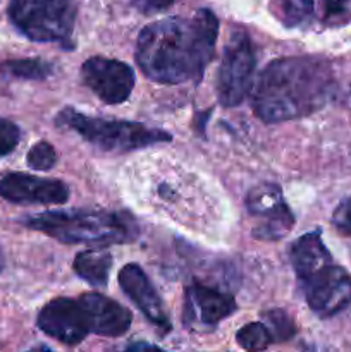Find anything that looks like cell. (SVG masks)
<instances>
[{
	"label": "cell",
	"mask_w": 351,
	"mask_h": 352,
	"mask_svg": "<svg viewBox=\"0 0 351 352\" xmlns=\"http://www.w3.org/2000/svg\"><path fill=\"white\" fill-rule=\"evenodd\" d=\"M323 9H326V16H339V14L346 12L348 7L351 6V0H322Z\"/></svg>",
	"instance_id": "obj_25"
},
{
	"label": "cell",
	"mask_w": 351,
	"mask_h": 352,
	"mask_svg": "<svg viewBox=\"0 0 351 352\" xmlns=\"http://www.w3.org/2000/svg\"><path fill=\"white\" fill-rule=\"evenodd\" d=\"M332 223L343 236H351V198L344 199L332 215Z\"/></svg>",
	"instance_id": "obj_23"
},
{
	"label": "cell",
	"mask_w": 351,
	"mask_h": 352,
	"mask_svg": "<svg viewBox=\"0 0 351 352\" xmlns=\"http://www.w3.org/2000/svg\"><path fill=\"white\" fill-rule=\"evenodd\" d=\"M234 311H236V302L233 296L202 284H193L186 289V323L213 327Z\"/></svg>",
	"instance_id": "obj_12"
},
{
	"label": "cell",
	"mask_w": 351,
	"mask_h": 352,
	"mask_svg": "<svg viewBox=\"0 0 351 352\" xmlns=\"http://www.w3.org/2000/svg\"><path fill=\"white\" fill-rule=\"evenodd\" d=\"M36 323L41 332L69 346L79 344L89 333L88 316L79 299H54L41 309Z\"/></svg>",
	"instance_id": "obj_10"
},
{
	"label": "cell",
	"mask_w": 351,
	"mask_h": 352,
	"mask_svg": "<svg viewBox=\"0 0 351 352\" xmlns=\"http://www.w3.org/2000/svg\"><path fill=\"white\" fill-rule=\"evenodd\" d=\"M9 17L30 40L69 45L76 7L71 0H10Z\"/></svg>",
	"instance_id": "obj_5"
},
{
	"label": "cell",
	"mask_w": 351,
	"mask_h": 352,
	"mask_svg": "<svg viewBox=\"0 0 351 352\" xmlns=\"http://www.w3.org/2000/svg\"><path fill=\"white\" fill-rule=\"evenodd\" d=\"M236 340L243 349L262 351L272 342V336L265 323H250L236 333Z\"/></svg>",
	"instance_id": "obj_19"
},
{
	"label": "cell",
	"mask_w": 351,
	"mask_h": 352,
	"mask_svg": "<svg viewBox=\"0 0 351 352\" xmlns=\"http://www.w3.org/2000/svg\"><path fill=\"white\" fill-rule=\"evenodd\" d=\"M336 89L332 67L319 57H284L258 76L251 105L264 122L299 119L322 109Z\"/></svg>",
	"instance_id": "obj_2"
},
{
	"label": "cell",
	"mask_w": 351,
	"mask_h": 352,
	"mask_svg": "<svg viewBox=\"0 0 351 352\" xmlns=\"http://www.w3.org/2000/svg\"><path fill=\"white\" fill-rule=\"evenodd\" d=\"M289 254H291L292 268H295V274L299 282H305L313 274L332 263V258L323 244L320 230L308 232L296 239Z\"/></svg>",
	"instance_id": "obj_15"
},
{
	"label": "cell",
	"mask_w": 351,
	"mask_h": 352,
	"mask_svg": "<svg viewBox=\"0 0 351 352\" xmlns=\"http://www.w3.org/2000/svg\"><path fill=\"white\" fill-rule=\"evenodd\" d=\"M21 140V131L12 120L0 119V158L14 151Z\"/></svg>",
	"instance_id": "obj_22"
},
{
	"label": "cell",
	"mask_w": 351,
	"mask_h": 352,
	"mask_svg": "<svg viewBox=\"0 0 351 352\" xmlns=\"http://www.w3.org/2000/svg\"><path fill=\"white\" fill-rule=\"evenodd\" d=\"M217 34L219 19L210 9H198L193 19L157 21L138 36V65L160 85L200 81L213 58Z\"/></svg>",
	"instance_id": "obj_1"
},
{
	"label": "cell",
	"mask_w": 351,
	"mask_h": 352,
	"mask_svg": "<svg viewBox=\"0 0 351 352\" xmlns=\"http://www.w3.org/2000/svg\"><path fill=\"white\" fill-rule=\"evenodd\" d=\"M315 3L313 0H277L275 14L288 28L299 26L312 19Z\"/></svg>",
	"instance_id": "obj_18"
},
{
	"label": "cell",
	"mask_w": 351,
	"mask_h": 352,
	"mask_svg": "<svg viewBox=\"0 0 351 352\" xmlns=\"http://www.w3.org/2000/svg\"><path fill=\"white\" fill-rule=\"evenodd\" d=\"M129 2L133 3L136 9H140L141 12L151 14L171 7L172 3H174V0H129Z\"/></svg>",
	"instance_id": "obj_24"
},
{
	"label": "cell",
	"mask_w": 351,
	"mask_h": 352,
	"mask_svg": "<svg viewBox=\"0 0 351 352\" xmlns=\"http://www.w3.org/2000/svg\"><path fill=\"white\" fill-rule=\"evenodd\" d=\"M79 301L88 316L89 332L102 337H120L129 330L133 320L129 309L120 306L114 299L92 292L81 296Z\"/></svg>",
	"instance_id": "obj_13"
},
{
	"label": "cell",
	"mask_w": 351,
	"mask_h": 352,
	"mask_svg": "<svg viewBox=\"0 0 351 352\" xmlns=\"http://www.w3.org/2000/svg\"><path fill=\"white\" fill-rule=\"evenodd\" d=\"M85 85L109 105H119L129 98L134 88V72L127 64L114 58L92 57L81 67Z\"/></svg>",
	"instance_id": "obj_8"
},
{
	"label": "cell",
	"mask_w": 351,
	"mask_h": 352,
	"mask_svg": "<svg viewBox=\"0 0 351 352\" xmlns=\"http://www.w3.org/2000/svg\"><path fill=\"white\" fill-rule=\"evenodd\" d=\"M30 229L40 230L65 244H123L140 236L136 220L124 212L107 210H64L45 212L24 220Z\"/></svg>",
	"instance_id": "obj_3"
},
{
	"label": "cell",
	"mask_w": 351,
	"mask_h": 352,
	"mask_svg": "<svg viewBox=\"0 0 351 352\" xmlns=\"http://www.w3.org/2000/svg\"><path fill=\"white\" fill-rule=\"evenodd\" d=\"M255 50L244 31L234 34L224 50L217 78V95L224 107H237L248 96L253 82Z\"/></svg>",
	"instance_id": "obj_6"
},
{
	"label": "cell",
	"mask_w": 351,
	"mask_h": 352,
	"mask_svg": "<svg viewBox=\"0 0 351 352\" xmlns=\"http://www.w3.org/2000/svg\"><path fill=\"white\" fill-rule=\"evenodd\" d=\"M28 165H30L33 170H50L52 167L57 162V153H55L54 146L47 141H40V143L34 144L30 151H28Z\"/></svg>",
	"instance_id": "obj_21"
},
{
	"label": "cell",
	"mask_w": 351,
	"mask_h": 352,
	"mask_svg": "<svg viewBox=\"0 0 351 352\" xmlns=\"http://www.w3.org/2000/svg\"><path fill=\"white\" fill-rule=\"evenodd\" d=\"M264 322L270 332L272 340H288L295 336V325H292L288 313L282 311V309L267 311L264 315Z\"/></svg>",
	"instance_id": "obj_20"
},
{
	"label": "cell",
	"mask_w": 351,
	"mask_h": 352,
	"mask_svg": "<svg viewBox=\"0 0 351 352\" xmlns=\"http://www.w3.org/2000/svg\"><path fill=\"white\" fill-rule=\"evenodd\" d=\"M57 126L76 131L83 140L93 146L114 153L138 150L150 144L171 141V134L162 129H153L145 124L131 120H110L100 117H88L78 110L65 107L55 119Z\"/></svg>",
	"instance_id": "obj_4"
},
{
	"label": "cell",
	"mask_w": 351,
	"mask_h": 352,
	"mask_svg": "<svg viewBox=\"0 0 351 352\" xmlns=\"http://www.w3.org/2000/svg\"><path fill=\"white\" fill-rule=\"evenodd\" d=\"M2 268H3V253L2 250H0V272H2Z\"/></svg>",
	"instance_id": "obj_26"
},
{
	"label": "cell",
	"mask_w": 351,
	"mask_h": 352,
	"mask_svg": "<svg viewBox=\"0 0 351 352\" xmlns=\"http://www.w3.org/2000/svg\"><path fill=\"white\" fill-rule=\"evenodd\" d=\"M54 72V65L41 58H16L0 64V74L3 78L14 79H33L41 81Z\"/></svg>",
	"instance_id": "obj_17"
},
{
	"label": "cell",
	"mask_w": 351,
	"mask_h": 352,
	"mask_svg": "<svg viewBox=\"0 0 351 352\" xmlns=\"http://www.w3.org/2000/svg\"><path fill=\"white\" fill-rule=\"evenodd\" d=\"M119 285L124 294L140 308V311L148 320H151L155 325L169 329V320L164 311L160 296L157 294V291L148 280L145 272L141 270L140 265H126L119 274Z\"/></svg>",
	"instance_id": "obj_14"
},
{
	"label": "cell",
	"mask_w": 351,
	"mask_h": 352,
	"mask_svg": "<svg viewBox=\"0 0 351 352\" xmlns=\"http://www.w3.org/2000/svg\"><path fill=\"white\" fill-rule=\"evenodd\" d=\"M306 302L319 316H334L351 305V277L344 268L329 263L301 282Z\"/></svg>",
	"instance_id": "obj_7"
},
{
	"label": "cell",
	"mask_w": 351,
	"mask_h": 352,
	"mask_svg": "<svg viewBox=\"0 0 351 352\" xmlns=\"http://www.w3.org/2000/svg\"><path fill=\"white\" fill-rule=\"evenodd\" d=\"M250 213L265 220L253 230V236L264 241L282 239L295 223L291 210L282 198V191L275 184H262L251 189L246 196Z\"/></svg>",
	"instance_id": "obj_9"
},
{
	"label": "cell",
	"mask_w": 351,
	"mask_h": 352,
	"mask_svg": "<svg viewBox=\"0 0 351 352\" xmlns=\"http://www.w3.org/2000/svg\"><path fill=\"white\" fill-rule=\"evenodd\" d=\"M0 196L10 203L62 205L69 199V188L55 179L12 172L0 179Z\"/></svg>",
	"instance_id": "obj_11"
},
{
	"label": "cell",
	"mask_w": 351,
	"mask_h": 352,
	"mask_svg": "<svg viewBox=\"0 0 351 352\" xmlns=\"http://www.w3.org/2000/svg\"><path fill=\"white\" fill-rule=\"evenodd\" d=\"M112 267V256L107 251H83L74 260V272L92 285H102L109 280V270Z\"/></svg>",
	"instance_id": "obj_16"
}]
</instances>
